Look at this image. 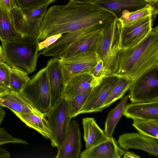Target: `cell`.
Segmentation results:
<instances>
[{
	"mask_svg": "<svg viewBox=\"0 0 158 158\" xmlns=\"http://www.w3.org/2000/svg\"><path fill=\"white\" fill-rule=\"evenodd\" d=\"M157 13V10L153 5L149 3L143 7L135 11L123 10L118 19L122 27L128 26L148 16L156 15Z\"/></svg>",
	"mask_w": 158,
	"mask_h": 158,
	"instance_id": "cell-24",
	"label": "cell"
},
{
	"mask_svg": "<svg viewBox=\"0 0 158 158\" xmlns=\"http://www.w3.org/2000/svg\"><path fill=\"white\" fill-rule=\"evenodd\" d=\"M14 114L29 127L35 130L43 136L52 140V133L43 114L34 113Z\"/></svg>",
	"mask_w": 158,
	"mask_h": 158,
	"instance_id": "cell-22",
	"label": "cell"
},
{
	"mask_svg": "<svg viewBox=\"0 0 158 158\" xmlns=\"http://www.w3.org/2000/svg\"><path fill=\"white\" fill-rule=\"evenodd\" d=\"M92 76L89 73L73 77L65 85L61 97L67 100L87 91L92 88Z\"/></svg>",
	"mask_w": 158,
	"mask_h": 158,
	"instance_id": "cell-21",
	"label": "cell"
},
{
	"mask_svg": "<svg viewBox=\"0 0 158 158\" xmlns=\"http://www.w3.org/2000/svg\"><path fill=\"white\" fill-rule=\"evenodd\" d=\"M132 102L158 100V67L153 68L133 81L129 89Z\"/></svg>",
	"mask_w": 158,
	"mask_h": 158,
	"instance_id": "cell-8",
	"label": "cell"
},
{
	"mask_svg": "<svg viewBox=\"0 0 158 158\" xmlns=\"http://www.w3.org/2000/svg\"><path fill=\"white\" fill-rule=\"evenodd\" d=\"M48 6L28 11L18 7L10 12L14 25L20 36L37 39Z\"/></svg>",
	"mask_w": 158,
	"mask_h": 158,
	"instance_id": "cell-7",
	"label": "cell"
},
{
	"mask_svg": "<svg viewBox=\"0 0 158 158\" xmlns=\"http://www.w3.org/2000/svg\"><path fill=\"white\" fill-rule=\"evenodd\" d=\"M6 89L0 87V92L5 90Z\"/></svg>",
	"mask_w": 158,
	"mask_h": 158,
	"instance_id": "cell-43",
	"label": "cell"
},
{
	"mask_svg": "<svg viewBox=\"0 0 158 158\" xmlns=\"http://www.w3.org/2000/svg\"><path fill=\"white\" fill-rule=\"evenodd\" d=\"M10 153L5 149L0 146V158H10Z\"/></svg>",
	"mask_w": 158,
	"mask_h": 158,
	"instance_id": "cell-36",
	"label": "cell"
},
{
	"mask_svg": "<svg viewBox=\"0 0 158 158\" xmlns=\"http://www.w3.org/2000/svg\"><path fill=\"white\" fill-rule=\"evenodd\" d=\"M103 29L95 27L85 28L81 35L58 58H65L86 52H95L101 41Z\"/></svg>",
	"mask_w": 158,
	"mask_h": 158,
	"instance_id": "cell-12",
	"label": "cell"
},
{
	"mask_svg": "<svg viewBox=\"0 0 158 158\" xmlns=\"http://www.w3.org/2000/svg\"><path fill=\"white\" fill-rule=\"evenodd\" d=\"M152 16H148L130 26L122 27L119 41L120 50L132 48L148 36L152 28Z\"/></svg>",
	"mask_w": 158,
	"mask_h": 158,
	"instance_id": "cell-11",
	"label": "cell"
},
{
	"mask_svg": "<svg viewBox=\"0 0 158 158\" xmlns=\"http://www.w3.org/2000/svg\"><path fill=\"white\" fill-rule=\"evenodd\" d=\"M133 120L158 118V100L127 104L123 114Z\"/></svg>",
	"mask_w": 158,
	"mask_h": 158,
	"instance_id": "cell-19",
	"label": "cell"
},
{
	"mask_svg": "<svg viewBox=\"0 0 158 158\" xmlns=\"http://www.w3.org/2000/svg\"><path fill=\"white\" fill-rule=\"evenodd\" d=\"M90 3L110 12L117 19L124 10L135 11L149 4L143 0H95Z\"/></svg>",
	"mask_w": 158,
	"mask_h": 158,
	"instance_id": "cell-18",
	"label": "cell"
},
{
	"mask_svg": "<svg viewBox=\"0 0 158 158\" xmlns=\"http://www.w3.org/2000/svg\"><path fill=\"white\" fill-rule=\"evenodd\" d=\"M98 59L95 52H86L65 58H60L64 85L73 77L89 73L96 65Z\"/></svg>",
	"mask_w": 158,
	"mask_h": 158,
	"instance_id": "cell-9",
	"label": "cell"
},
{
	"mask_svg": "<svg viewBox=\"0 0 158 158\" xmlns=\"http://www.w3.org/2000/svg\"><path fill=\"white\" fill-rule=\"evenodd\" d=\"M133 81L123 77H120L103 105L104 108L109 106L118 99L123 97L129 90Z\"/></svg>",
	"mask_w": 158,
	"mask_h": 158,
	"instance_id": "cell-27",
	"label": "cell"
},
{
	"mask_svg": "<svg viewBox=\"0 0 158 158\" xmlns=\"http://www.w3.org/2000/svg\"><path fill=\"white\" fill-rule=\"evenodd\" d=\"M122 25L118 19L105 27L102 37L95 52L104 66L112 71L114 63L120 50L119 41Z\"/></svg>",
	"mask_w": 158,
	"mask_h": 158,
	"instance_id": "cell-6",
	"label": "cell"
},
{
	"mask_svg": "<svg viewBox=\"0 0 158 158\" xmlns=\"http://www.w3.org/2000/svg\"><path fill=\"white\" fill-rule=\"evenodd\" d=\"M2 55V47L0 46V56Z\"/></svg>",
	"mask_w": 158,
	"mask_h": 158,
	"instance_id": "cell-42",
	"label": "cell"
},
{
	"mask_svg": "<svg viewBox=\"0 0 158 158\" xmlns=\"http://www.w3.org/2000/svg\"><path fill=\"white\" fill-rule=\"evenodd\" d=\"M42 114L52 107L50 88L45 67L33 76L20 93Z\"/></svg>",
	"mask_w": 158,
	"mask_h": 158,
	"instance_id": "cell-4",
	"label": "cell"
},
{
	"mask_svg": "<svg viewBox=\"0 0 158 158\" xmlns=\"http://www.w3.org/2000/svg\"><path fill=\"white\" fill-rule=\"evenodd\" d=\"M118 143L120 147L126 150L139 149L158 156V139L139 132L123 134L119 137Z\"/></svg>",
	"mask_w": 158,
	"mask_h": 158,
	"instance_id": "cell-13",
	"label": "cell"
},
{
	"mask_svg": "<svg viewBox=\"0 0 158 158\" xmlns=\"http://www.w3.org/2000/svg\"><path fill=\"white\" fill-rule=\"evenodd\" d=\"M56 0H16L18 7L24 11L30 10L48 6Z\"/></svg>",
	"mask_w": 158,
	"mask_h": 158,
	"instance_id": "cell-31",
	"label": "cell"
},
{
	"mask_svg": "<svg viewBox=\"0 0 158 158\" xmlns=\"http://www.w3.org/2000/svg\"><path fill=\"white\" fill-rule=\"evenodd\" d=\"M82 123L86 149H90L110 138L106 136L93 118H84Z\"/></svg>",
	"mask_w": 158,
	"mask_h": 158,
	"instance_id": "cell-20",
	"label": "cell"
},
{
	"mask_svg": "<svg viewBox=\"0 0 158 158\" xmlns=\"http://www.w3.org/2000/svg\"><path fill=\"white\" fill-rule=\"evenodd\" d=\"M51 95V105L53 106L61 98L64 88L60 58L53 57L49 60L45 67Z\"/></svg>",
	"mask_w": 158,
	"mask_h": 158,
	"instance_id": "cell-15",
	"label": "cell"
},
{
	"mask_svg": "<svg viewBox=\"0 0 158 158\" xmlns=\"http://www.w3.org/2000/svg\"><path fill=\"white\" fill-rule=\"evenodd\" d=\"M20 36L13 23L9 13L0 7V40L7 41Z\"/></svg>",
	"mask_w": 158,
	"mask_h": 158,
	"instance_id": "cell-25",
	"label": "cell"
},
{
	"mask_svg": "<svg viewBox=\"0 0 158 158\" xmlns=\"http://www.w3.org/2000/svg\"><path fill=\"white\" fill-rule=\"evenodd\" d=\"M129 98V92L123 97L119 103L108 113L105 124L104 131L107 136L113 137L114 131L123 114Z\"/></svg>",
	"mask_w": 158,
	"mask_h": 158,
	"instance_id": "cell-23",
	"label": "cell"
},
{
	"mask_svg": "<svg viewBox=\"0 0 158 158\" xmlns=\"http://www.w3.org/2000/svg\"><path fill=\"white\" fill-rule=\"evenodd\" d=\"M89 73L92 76V88L99 84L105 77L112 74L110 69L104 66L102 60L99 59L96 65Z\"/></svg>",
	"mask_w": 158,
	"mask_h": 158,
	"instance_id": "cell-30",
	"label": "cell"
},
{
	"mask_svg": "<svg viewBox=\"0 0 158 158\" xmlns=\"http://www.w3.org/2000/svg\"><path fill=\"white\" fill-rule=\"evenodd\" d=\"M6 114L3 107L0 106V125L2 122Z\"/></svg>",
	"mask_w": 158,
	"mask_h": 158,
	"instance_id": "cell-39",
	"label": "cell"
},
{
	"mask_svg": "<svg viewBox=\"0 0 158 158\" xmlns=\"http://www.w3.org/2000/svg\"><path fill=\"white\" fill-rule=\"evenodd\" d=\"M43 117L48 123L52 133L51 144L59 148L67 134L71 122L67 101L61 97Z\"/></svg>",
	"mask_w": 158,
	"mask_h": 158,
	"instance_id": "cell-5",
	"label": "cell"
},
{
	"mask_svg": "<svg viewBox=\"0 0 158 158\" xmlns=\"http://www.w3.org/2000/svg\"><path fill=\"white\" fill-rule=\"evenodd\" d=\"M10 68L4 62L0 63V87L9 89Z\"/></svg>",
	"mask_w": 158,
	"mask_h": 158,
	"instance_id": "cell-32",
	"label": "cell"
},
{
	"mask_svg": "<svg viewBox=\"0 0 158 158\" xmlns=\"http://www.w3.org/2000/svg\"><path fill=\"white\" fill-rule=\"evenodd\" d=\"M0 7L8 13L18 7L16 0H0Z\"/></svg>",
	"mask_w": 158,
	"mask_h": 158,
	"instance_id": "cell-35",
	"label": "cell"
},
{
	"mask_svg": "<svg viewBox=\"0 0 158 158\" xmlns=\"http://www.w3.org/2000/svg\"><path fill=\"white\" fill-rule=\"evenodd\" d=\"M27 75L19 70L10 68L9 89L12 91L20 93L30 80Z\"/></svg>",
	"mask_w": 158,
	"mask_h": 158,
	"instance_id": "cell-28",
	"label": "cell"
},
{
	"mask_svg": "<svg viewBox=\"0 0 158 158\" xmlns=\"http://www.w3.org/2000/svg\"><path fill=\"white\" fill-rule=\"evenodd\" d=\"M132 125L139 133L158 139V118L134 120Z\"/></svg>",
	"mask_w": 158,
	"mask_h": 158,
	"instance_id": "cell-26",
	"label": "cell"
},
{
	"mask_svg": "<svg viewBox=\"0 0 158 158\" xmlns=\"http://www.w3.org/2000/svg\"><path fill=\"white\" fill-rule=\"evenodd\" d=\"M115 15L90 3L77 4L70 0L65 5H54L47 10L37 39L74 32L87 27L103 29L116 19Z\"/></svg>",
	"mask_w": 158,
	"mask_h": 158,
	"instance_id": "cell-1",
	"label": "cell"
},
{
	"mask_svg": "<svg viewBox=\"0 0 158 158\" xmlns=\"http://www.w3.org/2000/svg\"><path fill=\"white\" fill-rule=\"evenodd\" d=\"M123 158H140L139 156L132 152L125 151Z\"/></svg>",
	"mask_w": 158,
	"mask_h": 158,
	"instance_id": "cell-37",
	"label": "cell"
},
{
	"mask_svg": "<svg viewBox=\"0 0 158 158\" xmlns=\"http://www.w3.org/2000/svg\"><path fill=\"white\" fill-rule=\"evenodd\" d=\"M146 2L153 5L157 4L158 0H143Z\"/></svg>",
	"mask_w": 158,
	"mask_h": 158,
	"instance_id": "cell-40",
	"label": "cell"
},
{
	"mask_svg": "<svg viewBox=\"0 0 158 158\" xmlns=\"http://www.w3.org/2000/svg\"><path fill=\"white\" fill-rule=\"evenodd\" d=\"M62 35L59 34L49 37L39 43L38 49L39 51L47 48L55 43Z\"/></svg>",
	"mask_w": 158,
	"mask_h": 158,
	"instance_id": "cell-34",
	"label": "cell"
},
{
	"mask_svg": "<svg viewBox=\"0 0 158 158\" xmlns=\"http://www.w3.org/2000/svg\"><path fill=\"white\" fill-rule=\"evenodd\" d=\"M125 152L113 137L89 149H85L80 155L81 158H120Z\"/></svg>",
	"mask_w": 158,
	"mask_h": 158,
	"instance_id": "cell-17",
	"label": "cell"
},
{
	"mask_svg": "<svg viewBox=\"0 0 158 158\" xmlns=\"http://www.w3.org/2000/svg\"><path fill=\"white\" fill-rule=\"evenodd\" d=\"M158 67V26L135 46L121 49L115 60L112 74L132 81L148 70Z\"/></svg>",
	"mask_w": 158,
	"mask_h": 158,
	"instance_id": "cell-2",
	"label": "cell"
},
{
	"mask_svg": "<svg viewBox=\"0 0 158 158\" xmlns=\"http://www.w3.org/2000/svg\"><path fill=\"white\" fill-rule=\"evenodd\" d=\"M119 78L113 74L108 75L99 84L92 88L78 114L102 111L104 109V103Z\"/></svg>",
	"mask_w": 158,
	"mask_h": 158,
	"instance_id": "cell-10",
	"label": "cell"
},
{
	"mask_svg": "<svg viewBox=\"0 0 158 158\" xmlns=\"http://www.w3.org/2000/svg\"><path fill=\"white\" fill-rule=\"evenodd\" d=\"M0 106L7 108L14 113L43 114L36 109L21 93L9 89L0 92Z\"/></svg>",
	"mask_w": 158,
	"mask_h": 158,
	"instance_id": "cell-16",
	"label": "cell"
},
{
	"mask_svg": "<svg viewBox=\"0 0 158 158\" xmlns=\"http://www.w3.org/2000/svg\"><path fill=\"white\" fill-rule=\"evenodd\" d=\"M10 143L28 144L26 141L13 137L4 128L0 127V146Z\"/></svg>",
	"mask_w": 158,
	"mask_h": 158,
	"instance_id": "cell-33",
	"label": "cell"
},
{
	"mask_svg": "<svg viewBox=\"0 0 158 158\" xmlns=\"http://www.w3.org/2000/svg\"><path fill=\"white\" fill-rule=\"evenodd\" d=\"M72 2L77 4H83L90 3L95 0H70Z\"/></svg>",
	"mask_w": 158,
	"mask_h": 158,
	"instance_id": "cell-38",
	"label": "cell"
},
{
	"mask_svg": "<svg viewBox=\"0 0 158 158\" xmlns=\"http://www.w3.org/2000/svg\"><path fill=\"white\" fill-rule=\"evenodd\" d=\"M4 62L11 69L28 75L36 70L39 41L37 39L20 36L7 41H1Z\"/></svg>",
	"mask_w": 158,
	"mask_h": 158,
	"instance_id": "cell-3",
	"label": "cell"
},
{
	"mask_svg": "<svg viewBox=\"0 0 158 158\" xmlns=\"http://www.w3.org/2000/svg\"><path fill=\"white\" fill-rule=\"evenodd\" d=\"M92 88L87 91L67 100L69 111L71 118L78 115V113L85 102Z\"/></svg>",
	"mask_w": 158,
	"mask_h": 158,
	"instance_id": "cell-29",
	"label": "cell"
},
{
	"mask_svg": "<svg viewBox=\"0 0 158 158\" xmlns=\"http://www.w3.org/2000/svg\"><path fill=\"white\" fill-rule=\"evenodd\" d=\"M2 62H4V61L3 55H1L0 56V63Z\"/></svg>",
	"mask_w": 158,
	"mask_h": 158,
	"instance_id": "cell-41",
	"label": "cell"
},
{
	"mask_svg": "<svg viewBox=\"0 0 158 158\" xmlns=\"http://www.w3.org/2000/svg\"><path fill=\"white\" fill-rule=\"evenodd\" d=\"M81 147V134L78 122L71 121L64 140L58 148L56 158H78Z\"/></svg>",
	"mask_w": 158,
	"mask_h": 158,
	"instance_id": "cell-14",
	"label": "cell"
}]
</instances>
